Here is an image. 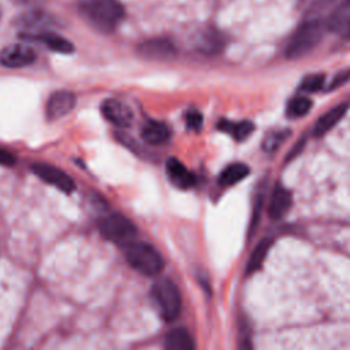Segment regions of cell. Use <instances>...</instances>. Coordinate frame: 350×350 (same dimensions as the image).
Wrapping results in <instances>:
<instances>
[{"mask_svg":"<svg viewBox=\"0 0 350 350\" xmlns=\"http://www.w3.org/2000/svg\"><path fill=\"white\" fill-rule=\"evenodd\" d=\"M98 230L107 241L119 245L130 243L137 234V227L134 223L120 213H112L101 219L98 223Z\"/></svg>","mask_w":350,"mask_h":350,"instance_id":"cell-5","label":"cell"},{"mask_svg":"<svg viewBox=\"0 0 350 350\" xmlns=\"http://www.w3.org/2000/svg\"><path fill=\"white\" fill-rule=\"evenodd\" d=\"M249 174V167L243 163H234L230 164L228 167H226L220 176H219V183L221 186H232L238 182H241L242 179H245Z\"/></svg>","mask_w":350,"mask_h":350,"instance_id":"cell-17","label":"cell"},{"mask_svg":"<svg viewBox=\"0 0 350 350\" xmlns=\"http://www.w3.org/2000/svg\"><path fill=\"white\" fill-rule=\"evenodd\" d=\"M343 33L350 40V16H349V19H347V22H346V25L343 27Z\"/></svg>","mask_w":350,"mask_h":350,"instance_id":"cell-27","label":"cell"},{"mask_svg":"<svg viewBox=\"0 0 350 350\" xmlns=\"http://www.w3.org/2000/svg\"><path fill=\"white\" fill-rule=\"evenodd\" d=\"M219 129L231 134L237 141H243L245 138H247L252 133H253V123L243 120V122H228V120H221L219 123Z\"/></svg>","mask_w":350,"mask_h":350,"instance_id":"cell-18","label":"cell"},{"mask_svg":"<svg viewBox=\"0 0 350 350\" xmlns=\"http://www.w3.org/2000/svg\"><path fill=\"white\" fill-rule=\"evenodd\" d=\"M283 138H286V134H284V133H279V131L272 133V134H269V135L267 137V139H265V142H264V148H265L267 150H273V149H276V148L280 145V142L283 141Z\"/></svg>","mask_w":350,"mask_h":350,"instance_id":"cell-23","label":"cell"},{"mask_svg":"<svg viewBox=\"0 0 350 350\" xmlns=\"http://www.w3.org/2000/svg\"><path fill=\"white\" fill-rule=\"evenodd\" d=\"M150 295L159 314L165 321H172L179 316L182 298L176 284L172 280L161 279L156 282L152 287Z\"/></svg>","mask_w":350,"mask_h":350,"instance_id":"cell-3","label":"cell"},{"mask_svg":"<svg viewBox=\"0 0 350 350\" xmlns=\"http://www.w3.org/2000/svg\"><path fill=\"white\" fill-rule=\"evenodd\" d=\"M346 109H347L346 104H339V105L331 108L328 112H325L323 116H320V119L316 122V124L313 127V134L324 135L325 133H328L345 116Z\"/></svg>","mask_w":350,"mask_h":350,"instance_id":"cell-13","label":"cell"},{"mask_svg":"<svg viewBox=\"0 0 350 350\" xmlns=\"http://www.w3.org/2000/svg\"><path fill=\"white\" fill-rule=\"evenodd\" d=\"M165 172L171 183L178 189L186 190L196 185V176L185 167L182 161L175 157H171L165 161Z\"/></svg>","mask_w":350,"mask_h":350,"instance_id":"cell-10","label":"cell"},{"mask_svg":"<svg viewBox=\"0 0 350 350\" xmlns=\"http://www.w3.org/2000/svg\"><path fill=\"white\" fill-rule=\"evenodd\" d=\"M31 171L45 183H49L64 193H71L75 190V182L72 178L55 165L46 163H34L31 165Z\"/></svg>","mask_w":350,"mask_h":350,"instance_id":"cell-6","label":"cell"},{"mask_svg":"<svg viewBox=\"0 0 350 350\" xmlns=\"http://www.w3.org/2000/svg\"><path fill=\"white\" fill-rule=\"evenodd\" d=\"M81 15L103 33L113 31L124 18V8L118 0H83Z\"/></svg>","mask_w":350,"mask_h":350,"instance_id":"cell-1","label":"cell"},{"mask_svg":"<svg viewBox=\"0 0 350 350\" xmlns=\"http://www.w3.org/2000/svg\"><path fill=\"white\" fill-rule=\"evenodd\" d=\"M36 60L34 51L23 44H12L0 53V63L8 68H21Z\"/></svg>","mask_w":350,"mask_h":350,"instance_id":"cell-8","label":"cell"},{"mask_svg":"<svg viewBox=\"0 0 350 350\" xmlns=\"http://www.w3.org/2000/svg\"><path fill=\"white\" fill-rule=\"evenodd\" d=\"M349 78H350V71H343V72L338 74V75L334 78V81H332V83H331V88L334 89V88H336V86L345 83Z\"/></svg>","mask_w":350,"mask_h":350,"instance_id":"cell-25","label":"cell"},{"mask_svg":"<svg viewBox=\"0 0 350 350\" xmlns=\"http://www.w3.org/2000/svg\"><path fill=\"white\" fill-rule=\"evenodd\" d=\"M75 101L77 100H75L74 93H71L68 90H59V92L53 93L46 103L48 119L53 120V119H59V118L67 115L75 107Z\"/></svg>","mask_w":350,"mask_h":350,"instance_id":"cell-9","label":"cell"},{"mask_svg":"<svg viewBox=\"0 0 350 350\" xmlns=\"http://www.w3.org/2000/svg\"><path fill=\"white\" fill-rule=\"evenodd\" d=\"M141 137L150 145H163L171 137L170 127L160 120H148L141 129Z\"/></svg>","mask_w":350,"mask_h":350,"instance_id":"cell-12","label":"cell"},{"mask_svg":"<svg viewBox=\"0 0 350 350\" xmlns=\"http://www.w3.org/2000/svg\"><path fill=\"white\" fill-rule=\"evenodd\" d=\"M331 1L338 4L336 11H343V10L350 8V0H328V3H331Z\"/></svg>","mask_w":350,"mask_h":350,"instance_id":"cell-26","label":"cell"},{"mask_svg":"<svg viewBox=\"0 0 350 350\" xmlns=\"http://www.w3.org/2000/svg\"><path fill=\"white\" fill-rule=\"evenodd\" d=\"M164 347L168 350H193L196 345L187 329L175 328L165 335Z\"/></svg>","mask_w":350,"mask_h":350,"instance_id":"cell-16","label":"cell"},{"mask_svg":"<svg viewBox=\"0 0 350 350\" xmlns=\"http://www.w3.org/2000/svg\"><path fill=\"white\" fill-rule=\"evenodd\" d=\"M185 122L190 130H200L202 124V115L196 109H190L185 115Z\"/></svg>","mask_w":350,"mask_h":350,"instance_id":"cell-22","label":"cell"},{"mask_svg":"<svg viewBox=\"0 0 350 350\" xmlns=\"http://www.w3.org/2000/svg\"><path fill=\"white\" fill-rule=\"evenodd\" d=\"M271 243H272L271 239H264L254 247V250L249 258V262H247V273H252L261 267L262 261L265 260V257L268 254Z\"/></svg>","mask_w":350,"mask_h":350,"instance_id":"cell-19","label":"cell"},{"mask_svg":"<svg viewBox=\"0 0 350 350\" xmlns=\"http://www.w3.org/2000/svg\"><path fill=\"white\" fill-rule=\"evenodd\" d=\"M324 85V75L321 74H312L304 78L301 83V89L305 92H317Z\"/></svg>","mask_w":350,"mask_h":350,"instance_id":"cell-21","label":"cell"},{"mask_svg":"<svg viewBox=\"0 0 350 350\" xmlns=\"http://www.w3.org/2000/svg\"><path fill=\"white\" fill-rule=\"evenodd\" d=\"M138 52L148 59H170L171 56L175 55V46L163 38H156V40H149L145 41L139 45Z\"/></svg>","mask_w":350,"mask_h":350,"instance_id":"cell-11","label":"cell"},{"mask_svg":"<svg viewBox=\"0 0 350 350\" xmlns=\"http://www.w3.org/2000/svg\"><path fill=\"white\" fill-rule=\"evenodd\" d=\"M321 37L323 26L319 21L313 19L302 23L286 46V56L290 59H297L309 53L320 42Z\"/></svg>","mask_w":350,"mask_h":350,"instance_id":"cell-4","label":"cell"},{"mask_svg":"<svg viewBox=\"0 0 350 350\" xmlns=\"http://www.w3.org/2000/svg\"><path fill=\"white\" fill-rule=\"evenodd\" d=\"M126 260L133 269L145 276H154L164 268L161 254L149 243L130 242L126 247Z\"/></svg>","mask_w":350,"mask_h":350,"instance_id":"cell-2","label":"cell"},{"mask_svg":"<svg viewBox=\"0 0 350 350\" xmlns=\"http://www.w3.org/2000/svg\"><path fill=\"white\" fill-rule=\"evenodd\" d=\"M31 37L40 42H42L45 46H48L49 49L59 52V53H71L74 51V45L66 40L64 37L52 33V31H41V33H36L34 36H27Z\"/></svg>","mask_w":350,"mask_h":350,"instance_id":"cell-14","label":"cell"},{"mask_svg":"<svg viewBox=\"0 0 350 350\" xmlns=\"http://www.w3.org/2000/svg\"><path fill=\"white\" fill-rule=\"evenodd\" d=\"M291 205V194L287 189L282 187V186H276L272 197H271V202H269V216L272 219H279L282 217L290 208Z\"/></svg>","mask_w":350,"mask_h":350,"instance_id":"cell-15","label":"cell"},{"mask_svg":"<svg viewBox=\"0 0 350 350\" xmlns=\"http://www.w3.org/2000/svg\"><path fill=\"white\" fill-rule=\"evenodd\" d=\"M15 163V157L12 156L11 152L7 149L0 148V164L1 165H12Z\"/></svg>","mask_w":350,"mask_h":350,"instance_id":"cell-24","label":"cell"},{"mask_svg":"<svg viewBox=\"0 0 350 350\" xmlns=\"http://www.w3.org/2000/svg\"><path fill=\"white\" fill-rule=\"evenodd\" d=\"M101 113L109 123L118 127H129L134 118L131 108L118 98H107L101 104Z\"/></svg>","mask_w":350,"mask_h":350,"instance_id":"cell-7","label":"cell"},{"mask_svg":"<svg viewBox=\"0 0 350 350\" xmlns=\"http://www.w3.org/2000/svg\"><path fill=\"white\" fill-rule=\"evenodd\" d=\"M18 3H25V4H27V3H31V1H34V0H16Z\"/></svg>","mask_w":350,"mask_h":350,"instance_id":"cell-28","label":"cell"},{"mask_svg":"<svg viewBox=\"0 0 350 350\" xmlns=\"http://www.w3.org/2000/svg\"><path fill=\"white\" fill-rule=\"evenodd\" d=\"M310 107H312V101L308 97H304V96L294 97L288 101L287 113L291 118H301L309 112Z\"/></svg>","mask_w":350,"mask_h":350,"instance_id":"cell-20","label":"cell"}]
</instances>
